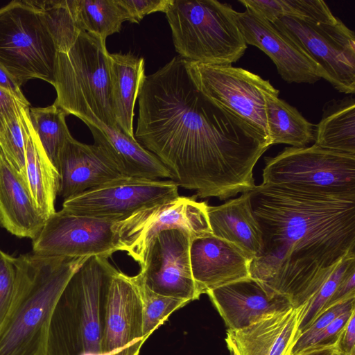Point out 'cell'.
<instances>
[{
  "label": "cell",
  "instance_id": "obj_1",
  "mask_svg": "<svg viewBox=\"0 0 355 355\" xmlns=\"http://www.w3.org/2000/svg\"><path fill=\"white\" fill-rule=\"evenodd\" d=\"M135 139L169 170L178 187L226 200L255 187L253 169L271 146L260 132L195 85L174 57L146 76Z\"/></svg>",
  "mask_w": 355,
  "mask_h": 355
},
{
  "label": "cell",
  "instance_id": "obj_2",
  "mask_svg": "<svg viewBox=\"0 0 355 355\" xmlns=\"http://www.w3.org/2000/svg\"><path fill=\"white\" fill-rule=\"evenodd\" d=\"M248 192L262 237L250 277L301 307L355 252V198L263 183Z\"/></svg>",
  "mask_w": 355,
  "mask_h": 355
},
{
  "label": "cell",
  "instance_id": "obj_3",
  "mask_svg": "<svg viewBox=\"0 0 355 355\" xmlns=\"http://www.w3.org/2000/svg\"><path fill=\"white\" fill-rule=\"evenodd\" d=\"M88 258L34 252L14 257L15 292L0 329V355H49L55 308L69 279Z\"/></svg>",
  "mask_w": 355,
  "mask_h": 355
},
{
  "label": "cell",
  "instance_id": "obj_4",
  "mask_svg": "<svg viewBox=\"0 0 355 355\" xmlns=\"http://www.w3.org/2000/svg\"><path fill=\"white\" fill-rule=\"evenodd\" d=\"M116 271L108 258L92 256L73 275L53 314L49 355H102L107 295Z\"/></svg>",
  "mask_w": 355,
  "mask_h": 355
},
{
  "label": "cell",
  "instance_id": "obj_5",
  "mask_svg": "<svg viewBox=\"0 0 355 355\" xmlns=\"http://www.w3.org/2000/svg\"><path fill=\"white\" fill-rule=\"evenodd\" d=\"M105 41L81 31L67 52H58L55 104L67 115L81 121L96 119L117 127L114 116L109 65Z\"/></svg>",
  "mask_w": 355,
  "mask_h": 355
},
{
  "label": "cell",
  "instance_id": "obj_6",
  "mask_svg": "<svg viewBox=\"0 0 355 355\" xmlns=\"http://www.w3.org/2000/svg\"><path fill=\"white\" fill-rule=\"evenodd\" d=\"M227 3L216 0H171L164 13L176 52L195 62L232 65L247 49Z\"/></svg>",
  "mask_w": 355,
  "mask_h": 355
},
{
  "label": "cell",
  "instance_id": "obj_7",
  "mask_svg": "<svg viewBox=\"0 0 355 355\" xmlns=\"http://www.w3.org/2000/svg\"><path fill=\"white\" fill-rule=\"evenodd\" d=\"M57 54L41 12L30 1L0 8V64L20 87L31 79L53 86Z\"/></svg>",
  "mask_w": 355,
  "mask_h": 355
},
{
  "label": "cell",
  "instance_id": "obj_8",
  "mask_svg": "<svg viewBox=\"0 0 355 355\" xmlns=\"http://www.w3.org/2000/svg\"><path fill=\"white\" fill-rule=\"evenodd\" d=\"M263 184L308 193L355 198V155L315 146L286 147L265 157Z\"/></svg>",
  "mask_w": 355,
  "mask_h": 355
},
{
  "label": "cell",
  "instance_id": "obj_9",
  "mask_svg": "<svg viewBox=\"0 0 355 355\" xmlns=\"http://www.w3.org/2000/svg\"><path fill=\"white\" fill-rule=\"evenodd\" d=\"M272 24L318 67L337 91L355 92V34L338 17L315 21L282 17Z\"/></svg>",
  "mask_w": 355,
  "mask_h": 355
},
{
  "label": "cell",
  "instance_id": "obj_10",
  "mask_svg": "<svg viewBox=\"0 0 355 355\" xmlns=\"http://www.w3.org/2000/svg\"><path fill=\"white\" fill-rule=\"evenodd\" d=\"M187 68L205 96L260 132L271 144L264 98L265 92L274 88L269 80L232 65L187 60Z\"/></svg>",
  "mask_w": 355,
  "mask_h": 355
},
{
  "label": "cell",
  "instance_id": "obj_11",
  "mask_svg": "<svg viewBox=\"0 0 355 355\" xmlns=\"http://www.w3.org/2000/svg\"><path fill=\"white\" fill-rule=\"evenodd\" d=\"M207 207L205 202H198L194 197L179 196L146 207L116 221L114 230L121 251L126 252L141 266L148 244L160 232L182 229L192 238L212 232Z\"/></svg>",
  "mask_w": 355,
  "mask_h": 355
},
{
  "label": "cell",
  "instance_id": "obj_12",
  "mask_svg": "<svg viewBox=\"0 0 355 355\" xmlns=\"http://www.w3.org/2000/svg\"><path fill=\"white\" fill-rule=\"evenodd\" d=\"M178 196V187L172 180L123 176L64 200L62 209L119 221L146 207Z\"/></svg>",
  "mask_w": 355,
  "mask_h": 355
},
{
  "label": "cell",
  "instance_id": "obj_13",
  "mask_svg": "<svg viewBox=\"0 0 355 355\" xmlns=\"http://www.w3.org/2000/svg\"><path fill=\"white\" fill-rule=\"evenodd\" d=\"M116 222L61 209L46 220L41 231L32 240L33 252L67 258H109L116 251H121L114 230Z\"/></svg>",
  "mask_w": 355,
  "mask_h": 355
},
{
  "label": "cell",
  "instance_id": "obj_14",
  "mask_svg": "<svg viewBox=\"0 0 355 355\" xmlns=\"http://www.w3.org/2000/svg\"><path fill=\"white\" fill-rule=\"evenodd\" d=\"M192 236L182 229L158 233L148 244L137 277L154 293L187 302L200 295L193 280L189 250Z\"/></svg>",
  "mask_w": 355,
  "mask_h": 355
},
{
  "label": "cell",
  "instance_id": "obj_15",
  "mask_svg": "<svg viewBox=\"0 0 355 355\" xmlns=\"http://www.w3.org/2000/svg\"><path fill=\"white\" fill-rule=\"evenodd\" d=\"M143 335V306L134 276L120 270L110 281L101 341L102 355H139Z\"/></svg>",
  "mask_w": 355,
  "mask_h": 355
},
{
  "label": "cell",
  "instance_id": "obj_16",
  "mask_svg": "<svg viewBox=\"0 0 355 355\" xmlns=\"http://www.w3.org/2000/svg\"><path fill=\"white\" fill-rule=\"evenodd\" d=\"M233 15L245 44L263 51L286 83L313 84L322 78L317 64L272 23L248 8L234 10Z\"/></svg>",
  "mask_w": 355,
  "mask_h": 355
},
{
  "label": "cell",
  "instance_id": "obj_17",
  "mask_svg": "<svg viewBox=\"0 0 355 355\" xmlns=\"http://www.w3.org/2000/svg\"><path fill=\"white\" fill-rule=\"evenodd\" d=\"M189 255L192 276L200 295L250 277L252 258L212 232L193 237Z\"/></svg>",
  "mask_w": 355,
  "mask_h": 355
},
{
  "label": "cell",
  "instance_id": "obj_18",
  "mask_svg": "<svg viewBox=\"0 0 355 355\" xmlns=\"http://www.w3.org/2000/svg\"><path fill=\"white\" fill-rule=\"evenodd\" d=\"M228 329L244 328L261 318L293 307L291 301L251 277L207 292Z\"/></svg>",
  "mask_w": 355,
  "mask_h": 355
},
{
  "label": "cell",
  "instance_id": "obj_19",
  "mask_svg": "<svg viewBox=\"0 0 355 355\" xmlns=\"http://www.w3.org/2000/svg\"><path fill=\"white\" fill-rule=\"evenodd\" d=\"M302 306L268 314L240 329H227L225 341L234 355H290Z\"/></svg>",
  "mask_w": 355,
  "mask_h": 355
},
{
  "label": "cell",
  "instance_id": "obj_20",
  "mask_svg": "<svg viewBox=\"0 0 355 355\" xmlns=\"http://www.w3.org/2000/svg\"><path fill=\"white\" fill-rule=\"evenodd\" d=\"M58 173V195L64 200L123 177L98 146L81 143L72 136L60 154Z\"/></svg>",
  "mask_w": 355,
  "mask_h": 355
},
{
  "label": "cell",
  "instance_id": "obj_21",
  "mask_svg": "<svg viewBox=\"0 0 355 355\" xmlns=\"http://www.w3.org/2000/svg\"><path fill=\"white\" fill-rule=\"evenodd\" d=\"M83 122L89 128L94 144L103 150L122 175L150 180H172L169 170L154 154L118 127L107 126L96 119Z\"/></svg>",
  "mask_w": 355,
  "mask_h": 355
},
{
  "label": "cell",
  "instance_id": "obj_22",
  "mask_svg": "<svg viewBox=\"0 0 355 355\" xmlns=\"http://www.w3.org/2000/svg\"><path fill=\"white\" fill-rule=\"evenodd\" d=\"M46 220L26 183L0 151V225L17 237L33 240Z\"/></svg>",
  "mask_w": 355,
  "mask_h": 355
},
{
  "label": "cell",
  "instance_id": "obj_23",
  "mask_svg": "<svg viewBox=\"0 0 355 355\" xmlns=\"http://www.w3.org/2000/svg\"><path fill=\"white\" fill-rule=\"evenodd\" d=\"M212 234L242 249L252 259L262 249L261 232L252 214L249 192L218 206L207 207Z\"/></svg>",
  "mask_w": 355,
  "mask_h": 355
},
{
  "label": "cell",
  "instance_id": "obj_24",
  "mask_svg": "<svg viewBox=\"0 0 355 355\" xmlns=\"http://www.w3.org/2000/svg\"><path fill=\"white\" fill-rule=\"evenodd\" d=\"M111 96L117 127L135 138V105L146 78L144 60L128 53H110Z\"/></svg>",
  "mask_w": 355,
  "mask_h": 355
},
{
  "label": "cell",
  "instance_id": "obj_25",
  "mask_svg": "<svg viewBox=\"0 0 355 355\" xmlns=\"http://www.w3.org/2000/svg\"><path fill=\"white\" fill-rule=\"evenodd\" d=\"M25 128V165L27 186L33 201L47 220L56 211L55 202L60 175L46 154L29 117V107L22 109Z\"/></svg>",
  "mask_w": 355,
  "mask_h": 355
},
{
  "label": "cell",
  "instance_id": "obj_26",
  "mask_svg": "<svg viewBox=\"0 0 355 355\" xmlns=\"http://www.w3.org/2000/svg\"><path fill=\"white\" fill-rule=\"evenodd\" d=\"M314 145L355 155V98L349 94L327 101L322 118L314 128Z\"/></svg>",
  "mask_w": 355,
  "mask_h": 355
},
{
  "label": "cell",
  "instance_id": "obj_27",
  "mask_svg": "<svg viewBox=\"0 0 355 355\" xmlns=\"http://www.w3.org/2000/svg\"><path fill=\"white\" fill-rule=\"evenodd\" d=\"M275 87L264 94L266 121L271 144L305 147L314 141V125L293 106L279 98Z\"/></svg>",
  "mask_w": 355,
  "mask_h": 355
},
{
  "label": "cell",
  "instance_id": "obj_28",
  "mask_svg": "<svg viewBox=\"0 0 355 355\" xmlns=\"http://www.w3.org/2000/svg\"><path fill=\"white\" fill-rule=\"evenodd\" d=\"M67 3L78 28L105 41L120 32L122 23L128 21L118 0H67Z\"/></svg>",
  "mask_w": 355,
  "mask_h": 355
},
{
  "label": "cell",
  "instance_id": "obj_29",
  "mask_svg": "<svg viewBox=\"0 0 355 355\" xmlns=\"http://www.w3.org/2000/svg\"><path fill=\"white\" fill-rule=\"evenodd\" d=\"M67 114L55 104L29 108L32 126L47 155L58 171L59 157L67 139L71 135L66 123Z\"/></svg>",
  "mask_w": 355,
  "mask_h": 355
},
{
  "label": "cell",
  "instance_id": "obj_30",
  "mask_svg": "<svg viewBox=\"0 0 355 355\" xmlns=\"http://www.w3.org/2000/svg\"><path fill=\"white\" fill-rule=\"evenodd\" d=\"M239 2L270 23L282 17L315 21H327L335 18L322 0H239Z\"/></svg>",
  "mask_w": 355,
  "mask_h": 355
},
{
  "label": "cell",
  "instance_id": "obj_31",
  "mask_svg": "<svg viewBox=\"0 0 355 355\" xmlns=\"http://www.w3.org/2000/svg\"><path fill=\"white\" fill-rule=\"evenodd\" d=\"M41 12L53 39L58 52H67L73 46L81 31L77 26L67 0L30 1Z\"/></svg>",
  "mask_w": 355,
  "mask_h": 355
},
{
  "label": "cell",
  "instance_id": "obj_32",
  "mask_svg": "<svg viewBox=\"0 0 355 355\" xmlns=\"http://www.w3.org/2000/svg\"><path fill=\"white\" fill-rule=\"evenodd\" d=\"M138 286L143 306V335L149 336L162 324L175 311L187 305V302L157 294L134 276Z\"/></svg>",
  "mask_w": 355,
  "mask_h": 355
},
{
  "label": "cell",
  "instance_id": "obj_33",
  "mask_svg": "<svg viewBox=\"0 0 355 355\" xmlns=\"http://www.w3.org/2000/svg\"><path fill=\"white\" fill-rule=\"evenodd\" d=\"M354 262L355 252L345 257L313 297L302 306L297 329V337L320 315L342 277L351 264Z\"/></svg>",
  "mask_w": 355,
  "mask_h": 355
},
{
  "label": "cell",
  "instance_id": "obj_34",
  "mask_svg": "<svg viewBox=\"0 0 355 355\" xmlns=\"http://www.w3.org/2000/svg\"><path fill=\"white\" fill-rule=\"evenodd\" d=\"M25 139V128L21 110L19 114L13 117L6 125L0 141V151L27 184Z\"/></svg>",
  "mask_w": 355,
  "mask_h": 355
},
{
  "label": "cell",
  "instance_id": "obj_35",
  "mask_svg": "<svg viewBox=\"0 0 355 355\" xmlns=\"http://www.w3.org/2000/svg\"><path fill=\"white\" fill-rule=\"evenodd\" d=\"M355 296L340 302L322 311L295 339L290 355H296L307 349L313 338L333 320L344 313L355 309Z\"/></svg>",
  "mask_w": 355,
  "mask_h": 355
},
{
  "label": "cell",
  "instance_id": "obj_36",
  "mask_svg": "<svg viewBox=\"0 0 355 355\" xmlns=\"http://www.w3.org/2000/svg\"><path fill=\"white\" fill-rule=\"evenodd\" d=\"M14 257L0 249V329L11 307L15 292Z\"/></svg>",
  "mask_w": 355,
  "mask_h": 355
},
{
  "label": "cell",
  "instance_id": "obj_37",
  "mask_svg": "<svg viewBox=\"0 0 355 355\" xmlns=\"http://www.w3.org/2000/svg\"><path fill=\"white\" fill-rule=\"evenodd\" d=\"M171 0H118L125 10L128 21L139 24L146 15L164 12Z\"/></svg>",
  "mask_w": 355,
  "mask_h": 355
},
{
  "label": "cell",
  "instance_id": "obj_38",
  "mask_svg": "<svg viewBox=\"0 0 355 355\" xmlns=\"http://www.w3.org/2000/svg\"><path fill=\"white\" fill-rule=\"evenodd\" d=\"M354 312L355 309L347 311L333 320L313 338L308 348L336 345L340 333Z\"/></svg>",
  "mask_w": 355,
  "mask_h": 355
},
{
  "label": "cell",
  "instance_id": "obj_39",
  "mask_svg": "<svg viewBox=\"0 0 355 355\" xmlns=\"http://www.w3.org/2000/svg\"><path fill=\"white\" fill-rule=\"evenodd\" d=\"M29 105L0 87V141L8 123Z\"/></svg>",
  "mask_w": 355,
  "mask_h": 355
},
{
  "label": "cell",
  "instance_id": "obj_40",
  "mask_svg": "<svg viewBox=\"0 0 355 355\" xmlns=\"http://www.w3.org/2000/svg\"><path fill=\"white\" fill-rule=\"evenodd\" d=\"M352 296H355V262L349 267L322 312Z\"/></svg>",
  "mask_w": 355,
  "mask_h": 355
},
{
  "label": "cell",
  "instance_id": "obj_41",
  "mask_svg": "<svg viewBox=\"0 0 355 355\" xmlns=\"http://www.w3.org/2000/svg\"><path fill=\"white\" fill-rule=\"evenodd\" d=\"M336 351L338 355H355V312L340 333Z\"/></svg>",
  "mask_w": 355,
  "mask_h": 355
},
{
  "label": "cell",
  "instance_id": "obj_42",
  "mask_svg": "<svg viewBox=\"0 0 355 355\" xmlns=\"http://www.w3.org/2000/svg\"><path fill=\"white\" fill-rule=\"evenodd\" d=\"M0 87L13 94L21 101L29 104V102L24 96L21 87L1 64H0Z\"/></svg>",
  "mask_w": 355,
  "mask_h": 355
},
{
  "label": "cell",
  "instance_id": "obj_43",
  "mask_svg": "<svg viewBox=\"0 0 355 355\" xmlns=\"http://www.w3.org/2000/svg\"><path fill=\"white\" fill-rule=\"evenodd\" d=\"M336 352V345L309 347L296 355H333Z\"/></svg>",
  "mask_w": 355,
  "mask_h": 355
},
{
  "label": "cell",
  "instance_id": "obj_44",
  "mask_svg": "<svg viewBox=\"0 0 355 355\" xmlns=\"http://www.w3.org/2000/svg\"><path fill=\"white\" fill-rule=\"evenodd\" d=\"M333 355H338V354L336 353V351Z\"/></svg>",
  "mask_w": 355,
  "mask_h": 355
},
{
  "label": "cell",
  "instance_id": "obj_45",
  "mask_svg": "<svg viewBox=\"0 0 355 355\" xmlns=\"http://www.w3.org/2000/svg\"><path fill=\"white\" fill-rule=\"evenodd\" d=\"M230 354H231V355H233V354H232V353L231 352H230Z\"/></svg>",
  "mask_w": 355,
  "mask_h": 355
}]
</instances>
